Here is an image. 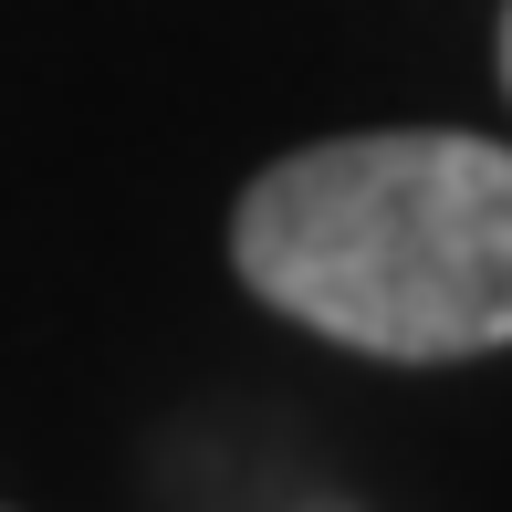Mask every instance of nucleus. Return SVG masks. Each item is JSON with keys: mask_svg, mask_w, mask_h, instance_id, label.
<instances>
[{"mask_svg": "<svg viewBox=\"0 0 512 512\" xmlns=\"http://www.w3.org/2000/svg\"><path fill=\"white\" fill-rule=\"evenodd\" d=\"M230 262L356 356H492L512 345V147L450 126L304 147L241 189Z\"/></svg>", "mask_w": 512, "mask_h": 512, "instance_id": "f257e3e1", "label": "nucleus"}, {"mask_svg": "<svg viewBox=\"0 0 512 512\" xmlns=\"http://www.w3.org/2000/svg\"><path fill=\"white\" fill-rule=\"evenodd\" d=\"M502 84H512V11H502Z\"/></svg>", "mask_w": 512, "mask_h": 512, "instance_id": "f03ea898", "label": "nucleus"}]
</instances>
